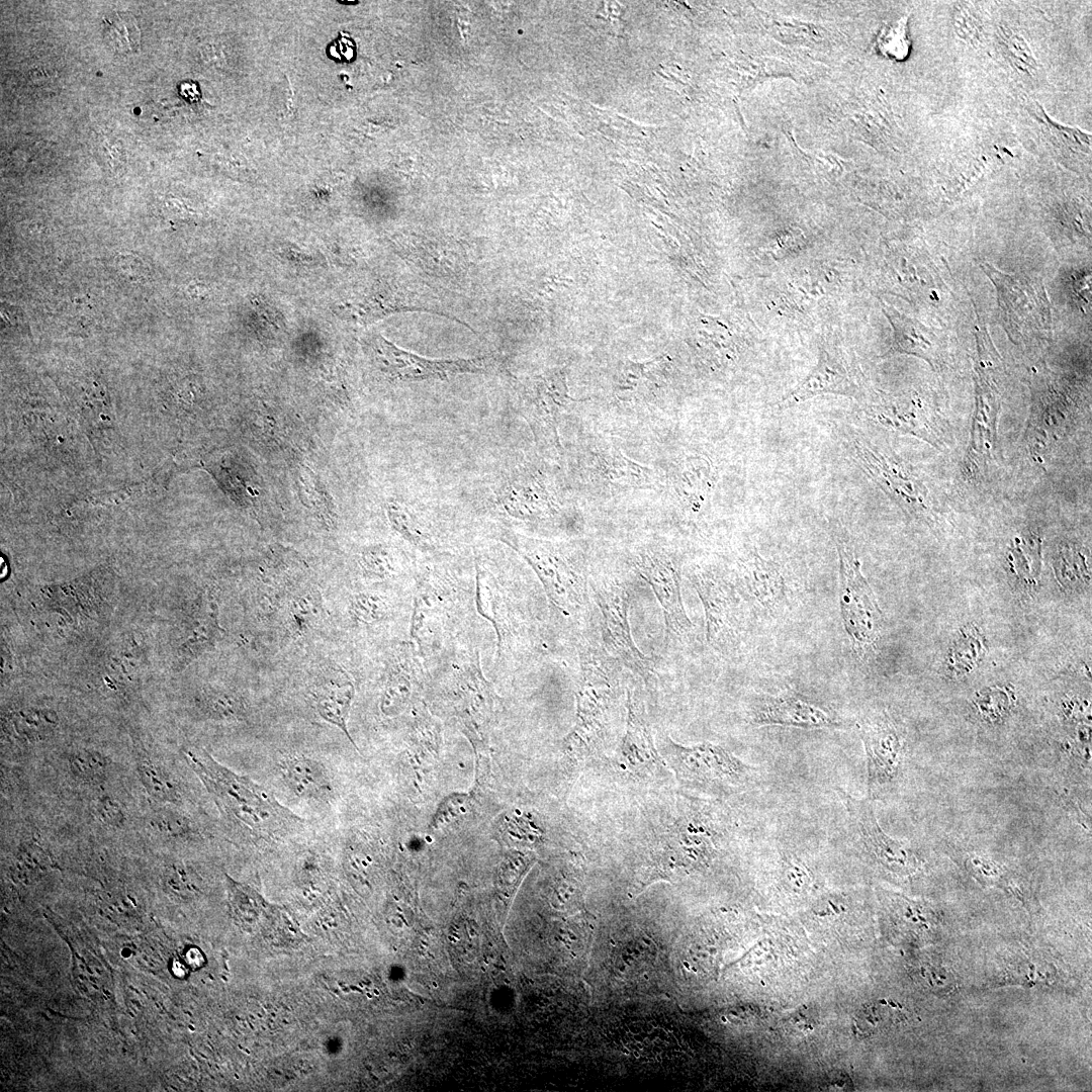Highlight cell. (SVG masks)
<instances>
[{"label": "cell", "mask_w": 1092, "mask_h": 1092, "mask_svg": "<svg viewBox=\"0 0 1092 1092\" xmlns=\"http://www.w3.org/2000/svg\"><path fill=\"white\" fill-rule=\"evenodd\" d=\"M472 575L441 560L418 564L408 638L427 670L462 637L480 628Z\"/></svg>", "instance_id": "1"}, {"label": "cell", "mask_w": 1092, "mask_h": 1092, "mask_svg": "<svg viewBox=\"0 0 1092 1092\" xmlns=\"http://www.w3.org/2000/svg\"><path fill=\"white\" fill-rule=\"evenodd\" d=\"M475 609L495 634V678L515 673L528 658L536 640L535 625L513 579L476 548L473 550Z\"/></svg>", "instance_id": "2"}, {"label": "cell", "mask_w": 1092, "mask_h": 1092, "mask_svg": "<svg viewBox=\"0 0 1092 1092\" xmlns=\"http://www.w3.org/2000/svg\"><path fill=\"white\" fill-rule=\"evenodd\" d=\"M493 538L517 552L533 569L542 584L552 619L558 627L572 629L581 620L588 603L585 574L567 544L529 537L514 529L496 526Z\"/></svg>", "instance_id": "3"}, {"label": "cell", "mask_w": 1092, "mask_h": 1092, "mask_svg": "<svg viewBox=\"0 0 1092 1092\" xmlns=\"http://www.w3.org/2000/svg\"><path fill=\"white\" fill-rule=\"evenodd\" d=\"M185 756L223 814L240 826L274 837L300 822L266 789L220 764L204 749L188 748Z\"/></svg>", "instance_id": "4"}, {"label": "cell", "mask_w": 1092, "mask_h": 1092, "mask_svg": "<svg viewBox=\"0 0 1092 1092\" xmlns=\"http://www.w3.org/2000/svg\"><path fill=\"white\" fill-rule=\"evenodd\" d=\"M616 660L593 647L579 651L576 722L565 741L574 759L590 757L604 745L618 695Z\"/></svg>", "instance_id": "5"}, {"label": "cell", "mask_w": 1092, "mask_h": 1092, "mask_svg": "<svg viewBox=\"0 0 1092 1092\" xmlns=\"http://www.w3.org/2000/svg\"><path fill=\"white\" fill-rule=\"evenodd\" d=\"M662 744L678 781L699 793L727 797L747 791L756 781L755 767L720 745L702 742L686 746L668 737Z\"/></svg>", "instance_id": "6"}, {"label": "cell", "mask_w": 1092, "mask_h": 1092, "mask_svg": "<svg viewBox=\"0 0 1092 1092\" xmlns=\"http://www.w3.org/2000/svg\"><path fill=\"white\" fill-rule=\"evenodd\" d=\"M830 532L839 557V606L843 627L855 644H864L875 636L879 610L861 574L847 531L839 522L832 521Z\"/></svg>", "instance_id": "7"}, {"label": "cell", "mask_w": 1092, "mask_h": 1092, "mask_svg": "<svg viewBox=\"0 0 1092 1092\" xmlns=\"http://www.w3.org/2000/svg\"><path fill=\"white\" fill-rule=\"evenodd\" d=\"M837 793L846 811L851 845L885 872L899 877L915 873L919 867L915 851L909 843L884 832L872 801L855 798L841 789Z\"/></svg>", "instance_id": "8"}, {"label": "cell", "mask_w": 1092, "mask_h": 1092, "mask_svg": "<svg viewBox=\"0 0 1092 1092\" xmlns=\"http://www.w3.org/2000/svg\"><path fill=\"white\" fill-rule=\"evenodd\" d=\"M982 268L996 286L1001 318L1008 336L1014 341L1050 337L1051 310L1043 287L990 265H982Z\"/></svg>", "instance_id": "9"}, {"label": "cell", "mask_w": 1092, "mask_h": 1092, "mask_svg": "<svg viewBox=\"0 0 1092 1092\" xmlns=\"http://www.w3.org/2000/svg\"><path fill=\"white\" fill-rule=\"evenodd\" d=\"M859 735L867 757L868 799H884L896 788L904 758L902 733L887 714L866 717Z\"/></svg>", "instance_id": "10"}, {"label": "cell", "mask_w": 1092, "mask_h": 1092, "mask_svg": "<svg viewBox=\"0 0 1092 1092\" xmlns=\"http://www.w3.org/2000/svg\"><path fill=\"white\" fill-rule=\"evenodd\" d=\"M370 347L376 367L393 380L447 379L460 374L483 373L493 365V360L488 358H426L398 348L380 334L372 338Z\"/></svg>", "instance_id": "11"}, {"label": "cell", "mask_w": 1092, "mask_h": 1092, "mask_svg": "<svg viewBox=\"0 0 1092 1092\" xmlns=\"http://www.w3.org/2000/svg\"><path fill=\"white\" fill-rule=\"evenodd\" d=\"M853 448L862 469L904 511L916 516L930 513L928 489L904 462L861 439Z\"/></svg>", "instance_id": "12"}, {"label": "cell", "mask_w": 1092, "mask_h": 1092, "mask_svg": "<svg viewBox=\"0 0 1092 1092\" xmlns=\"http://www.w3.org/2000/svg\"><path fill=\"white\" fill-rule=\"evenodd\" d=\"M594 595L602 614V632L608 651L629 669L647 677L653 662L636 646L631 635L628 611L631 590L623 583L601 582L594 585Z\"/></svg>", "instance_id": "13"}, {"label": "cell", "mask_w": 1092, "mask_h": 1092, "mask_svg": "<svg viewBox=\"0 0 1092 1092\" xmlns=\"http://www.w3.org/2000/svg\"><path fill=\"white\" fill-rule=\"evenodd\" d=\"M749 721L754 726H783L799 729H841L845 719L829 706L795 691L761 695L752 705Z\"/></svg>", "instance_id": "14"}, {"label": "cell", "mask_w": 1092, "mask_h": 1092, "mask_svg": "<svg viewBox=\"0 0 1092 1092\" xmlns=\"http://www.w3.org/2000/svg\"><path fill=\"white\" fill-rule=\"evenodd\" d=\"M544 480L531 472L514 471L500 480L492 508L500 517L541 523L555 517L559 506Z\"/></svg>", "instance_id": "15"}, {"label": "cell", "mask_w": 1092, "mask_h": 1092, "mask_svg": "<svg viewBox=\"0 0 1092 1092\" xmlns=\"http://www.w3.org/2000/svg\"><path fill=\"white\" fill-rule=\"evenodd\" d=\"M635 567L654 592L667 632L671 636L687 634L692 622L682 604L679 571L670 556L661 550H644L637 556Z\"/></svg>", "instance_id": "16"}, {"label": "cell", "mask_w": 1092, "mask_h": 1092, "mask_svg": "<svg viewBox=\"0 0 1092 1092\" xmlns=\"http://www.w3.org/2000/svg\"><path fill=\"white\" fill-rule=\"evenodd\" d=\"M618 762L636 779L654 780L663 776V760L655 748L643 703L631 691L627 696L626 730Z\"/></svg>", "instance_id": "17"}, {"label": "cell", "mask_w": 1092, "mask_h": 1092, "mask_svg": "<svg viewBox=\"0 0 1092 1092\" xmlns=\"http://www.w3.org/2000/svg\"><path fill=\"white\" fill-rule=\"evenodd\" d=\"M858 392L855 375L845 356L835 349L821 348L816 366L777 405L786 408L816 395L831 393L856 396Z\"/></svg>", "instance_id": "18"}, {"label": "cell", "mask_w": 1092, "mask_h": 1092, "mask_svg": "<svg viewBox=\"0 0 1092 1092\" xmlns=\"http://www.w3.org/2000/svg\"><path fill=\"white\" fill-rule=\"evenodd\" d=\"M392 530L426 561L453 557V544L438 526L402 502L389 500L385 506Z\"/></svg>", "instance_id": "19"}, {"label": "cell", "mask_w": 1092, "mask_h": 1092, "mask_svg": "<svg viewBox=\"0 0 1092 1092\" xmlns=\"http://www.w3.org/2000/svg\"><path fill=\"white\" fill-rule=\"evenodd\" d=\"M229 898L234 916L250 932L274 939L276 933L290 932V922L279 908L269 904L248 886L228 878ZM280 939V938H279Z\"/></svg>", "instance_id": "20"}, {"label": "cell", "mask_w": 1092, "mask_h": 1092, "mask_svg": "<svg viewBox=\"0 0 1092 1092\" xmlns=\"http://www.w3.org/2000/svg\"><path fill=\"white\" fill-rule=\"evenodd\" d=\"M414 592L397 596L386 589L366 588L348 598V617L352 627L371 630L395 621L397 616H412Z\"/></svg>", "instance_id": "21"}, {"label": "cell", "mask_w": 1092, "mask_h": 1092, "mask_svg": "<svg viewBox=\"0 0 1092 1092\" xmlns=\"http://www.w3.org/2000/svg\"><path fill=\"white\" fill-rule=\"evenodd\" d=\"M557 379L547 380L538 387L534 396L524 407V419L537 445L559 452L561 446L558 436V417L567 402V396Z\"/></svg>", "instance_id": "22"}, {"label": "cell", "mask_w": 1092, "mask_h": 1092, "mask_svg": "<svg viewBox=\"0 0 1092 1092\" xmlns=\"http://www.w3.org/2000/svg\"><path fill=\"white\" fill-rule=\"evenodd\" d=\"M362 576L369 581L386 583L396 580L415 582L418 564L406 554L388 543L364 546L358 558Z\"/></svg>", "instance_id": "23"}, {"label": "cell", "mask_w": 1092, "mask_h": 1092, "mask_svg": "<svg viewBox=\"0 0 1092 1092\" xmlns=\"http://www.w3.org/2000/svg\"><path fill=\"white\" fill-rule=\"evenodd\" d=\"M885 315L893 328L891 347L883 356L895 354L913 355L934 367L938 360L934 335L918 321L912 320L891 306H883Z\"/></svg>", "instance_id": "24"}, {"label": "cell", "mask_w": 1092, "mask_h": 1092, "mask_svg": "<svg viewBox=\"0 0 1092 1092\" xmlns=\"http://www.w3.org/2000/svg\"><path fill=\"white\" fill-rule=\"evenodd\" d=\"M693 583L705 609L707 640L712 645H722L732 629L730 594L721 581L712 576L697 574Z\"/></svg>", "instance_id": "25"}, {"label": "cell", "mask_w": 1092, "mask_h": 1092, "mask_svg": "<svg viewBox=\"0 0 1092 1092\" xmlns=\"http://www.w3.org/2000/svg\"><path fill=\"white\" fill-rule=\"evenodd\" d=\"M220 633L215 598L208 594L199 603L187 629V636L177 653L176 668H184L193 659L214 647Z\"/></svg>", "instance_id": "26"}, {"label": "cell", "mask_w": 1092, "mask_h": 1092, "mask_svg": "<svg viewBox=\"0 0 1092 1092\" xmlns=\"http://www.w3.org/2000/svg\"><path fill=\"white\" fill-rule=\"evenodd\" d=\"M280 775L288 788L298 797L324 800L331 794V782L326 768L304 754H290L281 759Z\"/></svg>", "instance_id": "27"}, {"label": "cell", "mask_w": 1092, "mask_h": 1092, "mask_svg": "<svg viewBox=\"0 0 1092 1092\" xmlns=\"http://www.w3.org/2000/svg\"><path fill=\"white\" fill-rule=\"evenodd\" d=\"M312 702L316 713L326 722L339 728L355 746L348 731V718L355 696L354 682L343 670L338 679L318 684L312 690Z\"/></svg>", "instance_id": "28"}, {"label": "cell", "mask_w": 1092, "mask_h": 1092, "mask_svg": "<svg viewBox=\"0 0 1092 1092\" xmlns=\"http://www.w3.org/2000/svg\"><path fill=\"white\" fill-rule=\"evenodd\" d=\"M869 414L883 426L919 437L934 445L932 418L924 416L913 400H883L871 406Z\"/></svg>", "instance_id": "29"}, {"label": "cell", "mask_w": 1092, "mask_h": 1092, "mask_svg": "<svg viewBox=\"0 0 1092 1092\" xmlns=\"http://www.w3.org/2000/svg\"><path fill=\"white\" fill-rule=\"evenodd\" d=\"M57 725V714L46 709H21L5 717L7 732L23 743H35L47 739L53 734Z\"/></svg>", "instance_id": "30"}, {"label": "cell", "mask_w": 1092, "mask_h": 1092, "mask_svg": "<svg viewBox=\"0 0 1092 1092\" xmlns=\"http://www.w3.org/2000/svg\"><path fill=\"white\" fill-rule=\"evenodd\" d=\"M135 769L143 788L152 799L172 805L182 801L177 781L161 762L141 757L136 760Z\"/></svg>", "instance_id": "31"}, {"label": "cell", "mask_w": 1092, "mask_h": 1092, "mask_svg": "<svg viewBox=\"0 0 1092 1092\" xmlns=\"http://www.w3.org/2000/svg\"><path fill=\"white\" fill-rule=\"evenodd\" d=\"M325 609L321 592L314 587L295 595L288 608L287 629L294 637L310 633L324 619Z\"/></svg>", "instance_id": "32"}, {"label": "cell", "mask_w": 1092, "mask_h": 1092, "mask_svg": "<svg viewBox=\"0 0 1092 1092\" xmlns=\"http://www.w3.org/2000/svg\"><path fill=\"white\" fill-rule=\"evenodd\" d=\"M1028 110L1040 122L1055 147L1069 154L1090 155L1091 135L1078 128L1063 126L1051 120L1043 108L1036 102Z\"/></svg>", "instance_id": "33"}, {"label": "cell", "mask_w": 1092, "mask_h": 1092, "mask_svg": "<svg viewBox=\"0 0 1092 1092\" xmlns=\"http://www.w3.org/2000/svg\"><path fill=\"white\" fill-rule=\"evenodd\" d=\"M714 471L702 457L688 458L679 472L678 487L689 502H705L714 485Z\"/></svg>", "instance_id": "34"}, {"label": "cell", "mask_w": 1092, "mask_h": 1092, "mask_svg": "<svg viewBox=\"0 0 1092 1092\" xmlns=\"http://www.w3.org/2000/svg\"><path fill=\"white\" fill-rule=\"evenodd\" d=\"M70 775L79 783L90 786L103 784L111 768V760L103 753L91 749H79L68 757Z\"/></svg>", "instance_id": "35"}, {"label": "cell", "mask_w": 1092, "mask_h": 1092, "mask_svg": "<svg viewBox=\"0 0 1092 1092\" xmlns=\"http://www.w3.org/2000/svg\"><path fill=\"white\" fill-rule=\"evenodd\" d=\"M748 586L761 603H771L783 587L782 577L770 562L753 556L744 569Z\"/></svg>", "instance_id": "36"}, {"label": "cell", "mask_w": 1092, "mask_h": 1092, "mask_svg": "<svg viewBox=\"0 0 1092 1092\" xmlns=\"http://www.w3.org/2000/svg\"><path fill=\"white\" fill-rule=\"evenodd\" d=\"M779 883L793 896H804L814 888V874L804 859L793 851H784L779 859Z\"/></svg>", "instance_id": "37"}, {"label": "cell", "mask_w": 1092, "mask_h": 1092, "mask_svg": "<svg viewBox=\"0 0 1092 1092\" xmlns=\"http://www.w3.org/2000/svg\"><path fill=\"white\" fill-rule=\"evenodd\" d=\"M104 35L107 43L119 54H131L140 49L141 32L129 13L117 12L104 18Z\"/></svg>", "instance_id": "38"}, {"label": "cell", "mask_w": 1092, "mask_h": 1092, "mask_svg": "<svg viewBox=\"0 0 1092 1092\" xmlns=\"http://www.w3.org/2000/svg\"><path fill=\"white\" fill-rule=\"evenodd\" d=\"M200 711L215 720H239L245 713L244 703L232 692L210 690L198 699Z\"/></svg>", "instance_id": "39"}, {"label": "cell", "mask_w": 1092, "mask_h": 1092, "mask_svg": "<svg viewBox=\"0 0 1092 1092\" xmlns=\"http://www.w3.org/2000/svg\"><path fill=\"white\" fill-rule=\"evenodd\" d=\"M907 20L908 17L904 16L881 29L877 37V48L886 58L902 61L908 56L910 38L907 31Z\"/></svg>", "instance_id": "40"}, {"label": "cell", "mask_w": 1092, "mask_h": 1092, "mask_svg": "<svg viewBox=\"0 0 1092 1092\" xmlns=\"http://www.w3.org/2000/svg\"><path fill=\"white\" fill-rule=\"evenodd\" d=\"M152 828L167 838H185L193 834V827L188 818L170 808L158 809L150 817Z\"/></svg>", "instance_id": "41"}, {"label": "cell", "mask_w": 1092, "mask_h": 1092, "mask_svg": "<svg viewBox=\"0 0 1092 1092\" xmlns=\"http://www.w3.org/2000/svg\"><path fill=\"white\" fill-rule=\"evenodd\" d=\"M94 816L104 825L122 828L126 823V813L122 803L113 795L101 794L92 804Z\"/></svg>", "instance_id": "42"}, {"label": "cell", "mask_w": 1092, "mask_h": 1092, "mask_svg": "<svg viewBox=\"0 0 1092 1092\" xmlns=\"http://www.w3.org/2000/svg\"><path fill=\"white\" fill-rule=\"evenodd\" d=\"M1002 42L1008 59L1018 70L1029 73L1035 70V59L1024 38L1016 33L1005 31Z\"/></svg>", "instance_id": "43"}, {"label": "cell", "mask_w": 1092, "mask_h": 1092, "mask_svg": "<svg viewBox=\"0 0 1092 1092\" xmlns=\"http://www.w3.org/2000/svg\"><path fill=\"white\" fill-rule=\"evenodd\" d=\"M116 265L125 278L130 281H142L148 275L144 262L132 255H119Z\"/></svg>", "instance_id": "44"}, {"label": "cell", "mask_w": 1092, "mask_h": 1092, "mask_svg": "<svg viewBox=\"0 0 1092 1092\" xmlns=\"http://www.w3.org/2000/svg\"><path fill=\"white\" fill-rule=\"evenodd\" d=\"M355 44L352 39L347 36H339L336 41L331 46V56L338 60L350 61L355 57Z\"/></svg>", "instance_id": "45"}, {"label": "cell", "mask_w": 1092, "mask_h": 1092, "mask_svg": "<svg viewBox=\"0 0 1092 1092\" xmlns=\"http://www.w3.org/2000/svg\"><path fill=\"white\" fill-rule=\"evenodd\" d=\"M187 963L189 966L199 967L202 963V957L197 949H191L187 952Z\"/></svg>", "instance_id": "46"}]
</instances>
